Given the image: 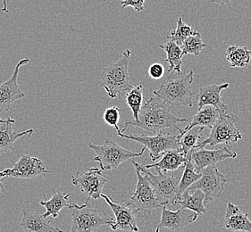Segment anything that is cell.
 Instances as JSON below:
<instances>
[{
	"label": "cell",
	"instance_id": "6",
	"mask_svg": "<svg viewBox=\"0 0 251 232\" xmlns=\"http://www.w3.org/2000/svg\"><path fill=\"white\" fill-rule=\"evenodd\" d=\"M89 146L91 150L95 152L97 156L93 158V161L98 162L100 163L102 172L116 169L121 163L128 161L133 157H141L143 156L146 150L145 147H143L139 153L127 150L119 146L111 139H106L103 145H96L90 143Z\"/></svg>",
	"mask_w": 251,
	"mask_h": 232
},
{
	"label": "cell",
	"instance_id": "38",
	"mask_svg": "<svg viewBox=\"0 0 251 232\" xmlns=\"http://www.w3.org/2000/svg\"><path fill=\"white\" fill-rule=\"evenodd\" d=\"M159 232V229H158V228H157V229H156V232Z\"/></svg>",
	"mask_w": 251,
	"mask_h": 232
},
{
	"label": "cell",
	"instance_id": "40",
	"mask_svg": "<svg viewBox=\"0 0 251 232\" xmlns=\"http://www.w3.org/2000/svg\"></svg>",
	"mask_w": 251,
	"mask_h": 232
},
{
	"label": "cell",
	"instance_id": "4",
	"mask_svg": "<svg viewBox=\"0 0 251 232\" xmlns=\"http://www.w3.org/2000/svg\"><path fill=\"white\" fill-rule=\"evenodd\" d=\"M131 56V51L126 49L121 59L102 70L101 87L105 89L110 98H116L122 93L130 91L133 88L128 70Z\"/></svg>",
	"mask_w": 251,
	"mask_h": 232
},
{
	"label": "cell",
	"instance_id": "26",
	"mask_svg": "<svg viewBox=\"0 0 251 232\" xmlns=\"http://www.w3.org/2000/svg\"><path fill=\"white\" fill-rule=\"evenodd\" d=\"M204 127L195 126L177 135V139L181 146V151L187 156L189 152L196 147L197 145L204 139Z\"/></svg>",
	"mask_w": 251,
	"mask_h": 232
},
{
	"label": "cell",
	"instance_id": "25",
	"mask_svg": "<svg viewBox=\"0 0 251 232\" xmlns=\"http://www.w3.org/2000/svg\"><path fill=\"white\" fill-rule=\"evenodd\" d=\"M160 48L166 51V63H168V71H176L177 73L181 72V65H182V56L183 52L181 46L177 45L175 41H172L167 38V41L164 45L158 46Z\"/></svg>",
	"mask_w": 251,
	"mask_h": 232
},
{
	"label": "cell",
	"instance_id": "2",
	"mask_svg": "<svg viewBox=\"0 0 251 232\" xmlns=\"http://www.w3.org/2000/svg\"><path fill=\"white\" fill-rule=\"evenodd\" d=\"M194 72L191 71L189 73L185 71L169 75L162 81L157 91L153 93L166 102L168 106H193V98L196 93L191 91V84L194 81Z\"/></svg>",
	"mask_w": 251,
	"mask_h": 232
},
{
	"label": "cell",
	"instance_id": "16",
	"mask_svg": "<svg viewBox=\"0 0 251 232\" xmlns=\"http://www.w3.org/2000/svg\"><path fill=\"white\" fill-rule=\"evenodd\" d=\"M198 216V213L189 209L181 208L174 212L169 210L167 207H163L160 222L157 228H166L173 232H180L187 225L195 222Z\"/></svg>",
	"mask_w": 251,
	"mask_h": 232
},
{
	"label": "cell",
	"instance_id": "31",
	"mask_svg": "<svg viewBox=\"0 0 251 232\" xmlns=\"http://www.w3.org/2000/svg\"><path fill=\"white\" fill-rule=\"evenodd\" d=\"M195 32L192 27L187 23H184L182 18L179 17L177 20V26L176 30H171L170 35L167 36L168 39L175 41L177 45L181 46L183 42Z\"/></svg>",
	"mask_w": 251,
	"mask_h": 232
},
{
	"label": "cell",
	"instance_id": "5",
	"mask_svg": "<svg viewBox=\"0 0 251 232\" xmlns=\"http://www.w3.org/2000/svg\"><path fill=\"white\" fill-rule=\"evenodd\" d=\"M131 162L141 170V172L151 183L161 207L176 206L178 200V187L181 181L179 177L168 175L165 172H161L157 168H155L157 175H154L149 171V169L145 168V165H142L135 161H131Z\"/></svg>",
	"mask_w": 251,
	"mask_h": 232
},
{
	"label": "cell",
	"instance_id": "28",
	"mask_svg": "<svg viewBox=\"0 0 251 232\" xmlns=\"http://www.w3.org/2000/svg\"><path fill=\"white\" fill-rule=\"evenodd\" d=\"M145 98L143 97V86L141 84L133 87L131 91H128L126 95V104L132 112L134 121L139 120V116Z\"/></svg>",
	"mask_w": 251,
	"mask_h": 232
},
{
	"label": "cell",
	"instance_id": "7",
	"mask_svg": "<svg viewBox=\"0 0 251 232\" xmlns=\"http://www.w3.org/2000/svg\"><path fill=\"white\" fill-rule=\"evenodd\" d=\"M237 121L238 118L234 115H221L212 128L209 136L204 138L195 148H202L207 145L210 146H216L219 144L229 145L231 142L240 140L242 139V135L236 127Z\"/></svg>",
	"mask_w": 251,
	"mask_h": 232
},
{
	"label": "cell",
	"instance_id": "29",
	"mask_svg": "<svg viewBox=\"0 0 251 232\" xmlns=\"http://www.w3.org/2000/svg\"><path fill=\"white\" fill-rule=\"evenodd\" d=\"M201 176H202L201 172H196V170L191 164V162L187 161L185 166H184V172H183L181 181L179 183L178 199L189 187H191V185H193L195 182H198L201 179Z\"/></svg>",
	"mask_w": 251,
	"mask_h": 232
},
{
	"label": "cell",
	"instance_id": "33",
	"mask_svg": "<svg viewBox=\"0 0 251 232\" xmlns=\"http://www.w3.org/2000/svg\"><path fill=\"white\" fill-rule=\"evenodd\" d=\"M165 74V67L160 63H155L149 68V75L153 80H160Z\"/></svg>",
	"mask_w": 251,
	"mask_h": 232
},
{
	"label": "cell",
	"instance_id": "39",
	"mask_svg": "<svg viewBox=\"0 0 251 232\" xmlns=\"http://www.w3.org/2000/svg\"><path fill=\"white\" fill-rule=\"evenodd\" d=\"M3 120H4V119H1V118H0V122H2V121H3Z\"/></svg>",
	"mask_w": 251,
	"mask_h": 232
},
{
	"label": "cell",
	"instance_id": "20",
	"mask_svg": "<svg viewBox=\"0 0 251 232\" xmlns=\"http://www.w3.org/2000/svg\"><path fill=\"white\" fill-rule=\"evenodd\" d=\"M21 227L25 232H63L60 229L51 225L50 222L43 217L40 212L24 210Z\"/></svg>",
	"mask_w": 251,
	"mask_h": 232
},
{
	"label": "cell",
	"instance_id": "23",
	"mask_svg": "<svg viewBox=\"0 0 251 232\" xmlns=\"http://www.w3.org/2000/svg\"><path fill=\"white\" fill-rule=\"evenodd\" d=\"M204 201H205V194L201 190L196 189L192 194H191L190 190L187 189L177 200L176 205L179 204L181 205V208L189 209L200 215V214H204L206 212Z\"/></svg>",
	"mask_w": 251,
	"mask_h": 232
},
{
	"label": "cell",
	"instance_id": "22",
	"mask_svg": "<svg viewBox=\"0 0 251 232\" xmlns=\"http://www.w3.org/2000/svg\"><path fill=\"white\" fill-rule=\"evenodd\" d=\"M220 113L215 106H206L199 109L197 115L192 118V121L185 129L181 130V132H184L195 126L207 127L211 130L216 121L220 118ZM180 132V133H181Z\"/></svg>",
	"mask_w": 251,
	"mask_h": 232
},
{
	"label": "cell",
	"instance_id": "17",
	"mask_svg": "<svg viewBox=\"0 0 251 232\" xmlns=\"http://www.w3.org/2000/svg\"><path fill=\"white\" fill-rule=\"evenodd\" d=\"M229 87V83L226 82L220 85L213 84L209 86L202 87L200 89L199 93H197L196 97L198 99V106L201 109L206 106H215L219 111L220 115L227 114L228 108L226 102L222 96V91L226 90Z\"/></svg>",
	"mask_w": 251,
	"mask_h": 232
},
{
	"label": "cell",
	"instance_id": "13",
	"mask_svg": "<svg viewBox=\"0 0 251 232\" xmlns=\"http://www.w3.org/2000/svg\"><path fill=\"white\" fill-rule=\"evenodd\" d=\"M108 179L103 176L100 168H90L85 173L77 172L76 176L72 177V183L79 187L89 199H99L102 195V189Z\"/></svg>",
	"mask_w": 251,
	"mask_h": 232
},
{
	"label": "cell",
	"instance_id": "18",
	"mask_svg": "<svg viewBox=\"0 0 251 232\" xmlns=\"http://www.w3.org/2000/svg\"><path fill=\"white\" fill-rule=\"evenodd\" d=\"M15 123V120L10 117H7L0 122V154H5L9 152L15 151V143L22 137H31L34 130L30 129L28 131L17 132L13 130V124Z\"/></svg>",
	"mask_w": 251,
	"mask_h": 232
},
{
	"label": "cell",
	"instance_id": "37",
	"mask_svg": "<svg viewBox=\"0 0 251 232\" xmlns=\"http://www.w3.org/2000/svg\"><path fill=\"white\" fill-rule=\"evenodd\" d=\"M3 1V8L2 11L5 12V13H8V8H7V0H2Z\"/></svg>",
	"mask_w": 251,
	"mask_h": 232
},
{
	"label": "cell",
	"instance_id": "34",
	"mask_svg": "<svg viewBox=\"0 0 251 232\" xmlns=\"http://www.w3.org/2000/svg\"><path fill=\"white\" fill-rule=\"evenodd\" d=\"M121 5L123 9L127 6H131L136 11L141 12L145 9V0H122Z\"/></svg>",
	"mask_w": 251,
	"mask_h": 232
},
{
	"label": "cell",
	"instance_id": "30",
	"mask_svg": "<svg viewBox=\"0 0 251 232\" xmlns=\"http://www.w3.org/2000/svg\"><path fill=\"white\" fill-rule=\"evenodd\" d=\"M206 44L203 42L202 36L199 31H195L192 35L190 36L181 46L183 55L191 54L194 56H200L201 51L206 47Z\"/></svg>",
	"mask_w": 251,
	"mask_h": 232
},
{
	"label": "cell",
	"instance_id": "19",
	"mask_svg": "<svg viewBox=\"0 0 251 232\" xmlns=\"http://www.w3.org/2000/svg\"><path fill=\"white\" fill-rule=\"evenodd\" d=\"M225 227L231 232H251V222L248 213H243L232 203H227Z\"/></svg>",
	"mask_w": 251,
	"mask_h": 232
},
{
	"label": "cell",
	"instance_id": "14",
	"mask_svg": "<svg viewBox=\"0 0 251 232\" xmlns=\"http://www.w3.org/2000/svg\"><path fill=\"white\" fill-rule=\"evenodd\" d=\"M236 157V152L231 151L227 146H223L213 150H208L204 147L194 148L187 155L188 161L191 162V164L198 172H202L206 167L216 165L218 162Z\"/></svg>",
	"mask_w": 251,
	"mask_h": 232
},
{
	"label": "cell",
	"instance_id": "3",
	"mask_svg": "<svg viewBox=\"0 0 251 232\" xmlns=\"http://www.w3.org/2000/svg\"><path fill=\"white\" fill-rule=\"evenodd\" d=\"M67 208L72 217L71 232H94L103 225L112 226L116 222L102 209L92 206L89 198L82 206L73 203Z\"/></svg>",
	"mask_w": 251,
	"mask_h": 232
},
{
	"label": "cell",
	"instance_id": "36",
	"mask_svg": "<svg viewBox=\"0 0 251 232\" xmlns=\"http://www.w3.org/2000/svg\"><path fill=\"white\" fill-rule=\"evenodd\" d=\"M5 179V178H0V195L5 192V187L3 186V183H2Z\"/></svg>",
	"mask_w": 251,
	"mask_h": 232
},
{
	"label": "cell",
	"instance_id": "24",
	"mask_svg": "<svg viewBox=\"0 0 251 232\" xmlns=\"http://www.w3.org/2000/svg\"><path fill=\"white\" fill-rule=\"evenodd\" d=\"M71 194H66V192L53 191V195L50 200L41 201L40 205L46 208V212L43 213V217L47 218L52 216L57 218L59 212L64 207H68V199Z\"/></svg>",
	"mask_w": 251,
	"mask_h": 232
},
{
	"label": "cell",
	"instance_id": "35",
	"mask_svg": "<svg viewBox=\"0 0 251 232\" xmlns=\"http://www.w3.org/2000/svg\"><path fill=\"white\" fill-rule=\"evenodd\" d=\"M212 3H217L220 5H229L233 0H210Z\"/></svg>",
	"mask_w": 251,
	"mask_h": 232
},
{
	"label": "cell",
	"instance_id": "32",
	"mask_svg": "<svg viewBox=\"0 0 251 232\" xmlns=\"http://www.w3.org/2000/svg\"><path fill=\"white\" fill-rule=\"evenodd\" d=\"M104 121L109 126L115 127L117 134L121 133L120 127H119V121H120V109L117 106H112L107 108L104 113Z\"/></svg>",
	"mask_w": 251,
	"mask_h": 232
},
{
	"label": "cell",
	"instance_id": "8",
	"mask_svg": "<svg viewBox=\"0 0 251 232\" xmlns=\"http://www.w3.org/2000/svg\"><path fill=\"white\" fill-rule=\"evenodd\" d=\"M118 136L131 139L141 144L146 149H149L152 161H156L163 156V154L169 150L181 149V146L176 135L169 133L157 134V135H126L125 133H118Z\"/></svg>",
	"mask_w": 251,
	"mask_h": 232
},
{
	"label": "cell",
	"instance_id": "1",
	"mask_svg": "<svg viewBox=\"0 0 251 232\" xmlns=\"http://www.w3.org/2000/svg\"><path fill=\"white\" fill-rule=\"evenodd\" d=\"M187 121V119L175 116L171 112L170 106L151 91V97L145 99L141 108L139 120L134 121L132 119L126 121L122 125L121 132H125L131 127L141 128L151 135L166 134L167 128L181 132V130L177 124Z\"/></svg>",
	"mask_w": 251,
	"mask_h": 232
},
{
	"label": "cell",
	"instance_id": "9",
	"mask_svg": "<svg viewBox=\"0 0 251 232\" xmlns=\"http://www.w3.org/2000/svg\"><path fill=\"white\" fill-rule=\"evenodd\" d=\"M201 179L188 189H200L205 194V206L216 198H220L224 195L225 185L227 180L226 176L219 172L216 165L206 167L201 172Z\"/></svg>",
	"mask_w": 251,
	"mask_h": 232
},
{
	"label": "cell",
	"instance_id": "15",
	"mask_svg": "<svg viewBox=\"0 0 251 232\" xmlns=\"http://www.w3.org/2000/svg\"><path fill=\"white\" fill-rule=\"evenodd\" d=\"M101 197L106 200L115 214L116 222L110 226L113 231L121 230L124 232H139V227L137 225L138 211L136 209L129 207L127 204H118L115 202L110 197L105 194H102Z\"/></svg>",
	"mask_w": 251,
	"mask_h": 232
},
{
	"label": "cell",
	"instance_id": "21",
	"mask_svg": "<svg viewBox=\"0 0 251 232\" xmlns=\"http://www.w3.org/2000/svg\"><path fill=\"white\" fill-rule=\"evenodd\" d=\"M188 161L187 156H185L181 149L178 150H169L163 154L160 161L154 162L152 164L145 165V168H157L161 172L166 173L167 172L176 171L181 166H185Z\"/></svg>",
	"mask_w": 251,
	"mask_h": 232
},
{
	"label": "cell",
	"instance_id": "11",
	"mask_svg": "<svg viewBox=\"0 0 251 232\" xmlns=\"http://www.w3.org/2000/svg\"><path fill=\"white\" fill-rule=\"evenodd\" d=\"M29 62V58H24L19 61L10 79L0 82V114L6 116L10 114L15 102L25 96V94L18 86V75L21 67L27 65Z\"/></svg>",
	"mask_w": 251,
	"mask_h": 232
},
{
	"label": "cell",
	"instance_id": "10",
	"mask_svg": "<svg viewBox=\"0 0 251 232\" xmlns=\"http://www.w3.org/2000/svg\"><path fill=\"white\" fill-rule=\"evenodd\" d=\"M134 168L138 182L136 184L135 190L131 193V199L126 204L129 207L136 209L138 212H143L144 215H146L161 206L156 199L155 192L151 183L138 167L134 165Z\"/></svg>",
	"mask_w": 251,
	"mask_h": 232
},
{
	"label": "cell",
	"instance_id": "12",
	"mask_svg": "<svg viewBox=\"0 0 251 232\" xmlns=\"http://www.w3.org/2000/svg\"><path fill=\"white\" fill-rule=\"evenodd\" d=\"M46 169L44 162L37 157L28 154H23L19 160L14 162L13 168L0 171V178L13 177L19 179H32L41 174L50 173Z\"/></svg>",
	"mask_w": 251,
	"mask_h": 232
},
{
	"label": "cell",
	"instance_id": "27",
	"mask_svg": "<svg viewBox=\"0 0 251 232\" xmlns=\"http://www.w3.org/2000/svg\"><path fill=\"white\" fill-rule=\"evenodd\" d=\"M226 56L231 68H241L251 63V50L245 46L231 45L226 49Z\"/></svg>",
	"mask_w": 251,
	"mask_h": 232
}]
</instances>
